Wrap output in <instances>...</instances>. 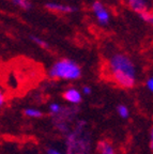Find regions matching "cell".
Wrapping results in <instances>:
<instances>
[{
	"instance_id": "cell-18",
	"label": "cell",
	"mask_w": 153,
	"mask_h": 154,
	"mask_svg": "<svg viewBox=\"0 0 153 154\" xmlns=\"http://www.w3.org/2000/svg\"><path fill=\"white\" fill-rule=\"evenodd\" d=\"M47 154H62L60 151H58V150L54 149V148H49V149H47Z\"/></svg>"
},
{
	"instance_id": "cell-14",
	"label": "cell",
	"mask_w": 153,
	"mask_h": 154,
	"mask_svg": "<svg viewBox=\"0 0 153 154\" xmlns=\"http://www.w3.org/2000/svg\"><path fill=\"white\" fill-rule=\"evenodd\" d=\"M139 16H140V18L144 20L145 23H148V24H152L153 23V16H152V13L148 12V11H146V12H142L139 14Z\"/></svg>"
},
{
	"instance_id": "cell-2",
	"label": "cell",
	"mask_w": 153,
	"mask_h": 154,
	"mask_svg": "<svg viewBox=\"0 0 153 154\" xmlns=\"http://www.w3.org/2000/svg\"><path fill=\"white\" fill-rule=\"evenodd\" d=\"M48 76L54 79L77 80L81 77V67L71 59H61L53 64Z\"/></svg>"
},
{
	"instance_id": "cell-6",
	"label": "cell",
	"mask_w": 153,
	"mask_h": 154,
	"mask_svg": "<svg viewBox=\"0 0 153 154\" xmlns=\"http://www.w3.org/2000/svg\"><path fill=\"white\" fill-rule=\"evenodd\" d=\"M45 8L49 11H54V12L58 13H74L77 11V8L75 7L61 5V3L57 2H47L45 5Z\"/></svg>"
},
{
	"instance_id": "cell-9",
	"label": "cell",
	"mask_w": 153,
	"mask_h": 154,
	"mask_svg": "<svg viewBox=\"0 0 153 154\" xmlns=\"http://www.w3.org/2000/svg\"><path fill=\"white\" fill-rule=\"evenodd\" d=\"M24 115L26 117H29V118H34V119H40L43 118L44 113L42 110L36 108H26L24 109Z\"/></svg>"
},
{
	"instance_id": "cell-16",
	"label": "cell",
	"mask_w": 153,
	"mask_h": 154,
	"mask_svg": "<svg viewBox=\"0 0 153 154\" xmlns=\"http://www.w3.org/2000/svg\"><path fill=\"white\" fill-rule=\"evenodd\" d=\"M91 93H92V89H91V87H89V86L83 87V89H81V94L89 95V94H91Z\"/></svg>"
},
{
	"instance_id": "cell-7",
	"label": "cell",
	"mask_w": 153,
	"mask_h": 154,
	"mask_svg": "<svg viewBox=\"0 0 153 154\" xmlns=\"http://www.w3.org/2000/svg\"><path fill=\"white\" fill-rule=\"evenodd\" d=\"M126 1L129 7L138 14L148 11V1L147 0H126Z\"/></svg>"
},
{
	"instance_id": "cell-19",
	"label": "cell",
	"mask_w": 153,
	"mask_h": 154,
	"mask_svg": "<svg viewBox=\"0 0 153 154\" xmlns=\"http://www.w3.org/2000/svg\"><path fill=\"white\" fill-rule=\"evenodd\" d=\"M150 149L152 150V147H153V130L151 128V131H150Z\"/></svg>"
},
{
	"instance_id": "cell-10",
	"label": "cell",
	"mask_w": 153,
	"mask_h": 154,
	"mask_svg": "<svg viewBox=\"0 0 153 154\" xmlns=\"http://www.w3.org/2000/svg\"><path fill=\"white\" fill-rule=\"evenodd\" d=\"M12 2L14 3L16 7H19L20 9L26 10V11L31 10V8H32L31 2H30L29 0H12Z\"/></svg>"
},
{
	"instance_id": "cell-5",
	"label": "cell",
	"mask_w": 153,
	"mask_h": 154,
	"mask_svg": "<svg viewBox=\"0 0 153 154\" xmlns=\"http://www.w3.org/2000/svg\"><path fill=\"white\" fill-rule=\"evenodd\" d=\"M62 97L69 103L73 104V105H77V104H80L83 101V94L81 92H79L75 88H69L67 89L62 94Z\"/></svg>"
},
{
	"instance_id": "cell-1",
	"label": "cell",
	"mask_w": 153,
	"mask_h": 154,
	"mask_svg": "<svg viewBox=\"0 0 153 154\" xmlns=\"http://www.w3.org/2000/svg\"><path fill=\"white\" fill-rule=\"evenodd\" d=\"M113 79L124 89L134 88L136 85V66L129 56L114 54L108 62Z\"/></svg>"
},
{
	"instance_id": "cell-3",
	"label": "cell",
	"mask_w": 153,
	"mask_h": 154,
	"mask_svg": "<svg viewBox=\"0 0 153 154\" xmlns=\"http://www.w3.org/2000/svg\"><path fill=\"white\" fill-rule=\"evenodd\" d=\"M65 144L67 154H89L90 152V140L84 135V130L75 128L74 132L67 134Z\"/></svg>"
},
{
	"instance_id": "cell-12",
	"label": "cell",
	"mask_w": 153,
	"mask_h": 154,
	"mask_svg": "<svg viewBox=\"0 0 153 154\" xmlns=\"http://www.w3.org/2000/svg\"><path fill=\"white\" fill-rule=\"evenodd\" d=\"M29 38L31 40L32 42H34L36 44H38L40 47L44 48V49H48L49 48V45H48V43L46 41H44V40H42L41 38H39V36H36V35H29Z\"/></svg>"
},
{
	"instance_id": "cell-8",
	"label": "cell",
	"mask_w": 153,
	"mask_h": 154,
	"mask_svg": "<svg viewBox=\"0 0 153 154\" xmlns=\"http://www.w3.org/2000/svg\"><path fill=\"white\" fill-rule=\"evenodd\" d=\"M96 151L98 154H116L113 143L109 140H100L96 144Z\"/></svg>"
},
{
	"instance_id": "cell-4",
	"label": "cell",
	"mask_w": 153,
	"mask_h": 154,
	"mask_svg": "<svg viewBox=\"0 0 153 154\" xmlns=\"http://www.w3.org/2000/svg\"><path fill=\"white\" fill-rule=\"evenodd\" d=\"M92 11H93L94 15H95L98 23L102 26H106L110 20V14L107 10L105 9V7L103 5V3L101 1H94L92 3Z\"/></svg>"
},
{
	"instance_id": "cell-17",
	"label": "cell",
	"mask_w": 153,
	"mask_h": 154,
	"mask_svg": "<svg viewBox=\"0 0 153 154\" xmlns=\"http://www.w3.org/2000/svg\"><path fill=\"white\" fill-rule=\"evenodd\" d=\"M5 94H3L2 91H0V108L5 105Z\"/></svg>"
},
{
	"instance_id": "cell-11",
	"label": "cell",
	"mask_w": 153,
	"mask_h": 154,
	"mask_svg": "<svg viewBox=\"0 0 153 154\" xmlns=\"http://www.w3.org/2000/svg\"><path fill=\"white\" fill-rule=\"evenodd\" d=\"M117 112L122 119H127L130 117V110L126 106L123 104H120L117 106Z\"/></svg>"
},
{
	"instance_id": "cell-15",
	"label": "cell",
	"mask_w": 153,
	"mask_h": 154,
	"mask_svg": "<svg viewBox=\"0 0 153 154\" xmlns=\"http://www.w3.org/2000/svg\"><path fill=\"white\" fill-rule=\"evenodd\" d=\"M146 87L147 89H149V91L152 92L153 91V78L152 77H149L146 82Z\"/></svg>"
},
{
	"instance_id": "cell-13",
	"label": "cell",
	"mask_w": 153,
	"mask_h": 154,
	"mask_svg": "<svg viewBox=\"0 0 153 154\" xmlns=\"http://www.w3.org/2000/svg\"><path fill=\"white\" fill-rule=\"evenodd\" d=\"M62 107L63 106H61L60 104L58 103H52L49 105V113L52 117H55V116H57L58 113H60V111L62 110Z\"/></svg>"
}]
</instances>
